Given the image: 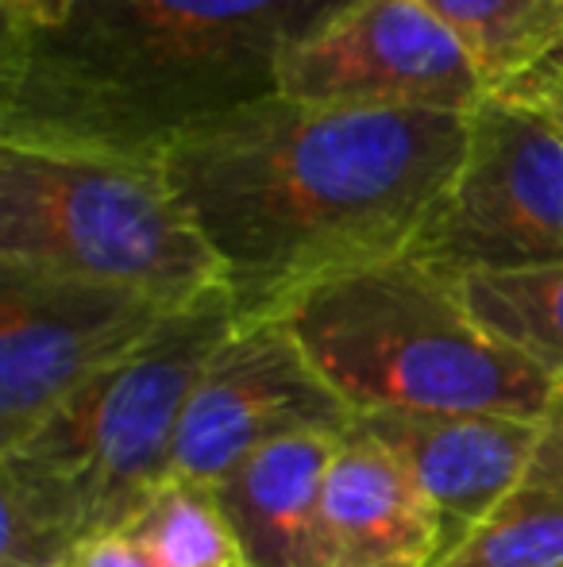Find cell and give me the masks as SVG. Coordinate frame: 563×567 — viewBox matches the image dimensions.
Returning <instances> with one entry per match:
<instances>
[{
  "label": "cell",
  "mask_w": 563,
  "mask_h": 567,
  "mask_svg": "<svg viewBox=\"0 0 563 567\" xmlns=\"http://www.w3.org/2000/svg\"><path fill=\"white\" fill-rule=\"evenodd\" d=\"M440 567H563V498L513 494L490 509Z\"/></svg>",
  "instance_id": "cell-16"
},
{
  "label": "cell",
  "mask_w": 563,
  "mask_h": 567,
  "mask_svg": "<svg viewBox=\"0 0 563 567\" xmlns=\"http://www.w3.org/2000/svg\"><path fill=\"white\" fill-rule=\"evenodd\" d=\"M502 97L525 101V105L544 109L549 116H556L563 124V62H544L529 78H521L518 85L502 90Z\"/></svg>",
  "instance_id": "cell-19"
},
{
  "label": "cell",
  "mask_w": 563,
  "mask_h": 567,
  "mask_svg": "<svg viewBox=\"0 0 563 567\" xmlns=\"http://www.w3.org/2000/svg\"><path fill=\"white\" fill-rule=\"evenodd\" d=\"M128 533L163 567H248L212 486L170 478L136 514Z\"/></svg>",
  "instance_id": "cell-15"
},
{
  "label": "cell",
  "mask_w": 563,
  "mask_h": 567,
  "mask_svg": "<svg viewBox=\"0 0 563 567\" xmlns=\"http://www.w3.org/2000/svg\"><path fill=\"white\" fill-rule=\"evenodd\" d=\"M451 290L494 340L563 386V262L505 275H467Z\"/></svg>",
  "instance_id": "cell-14"
},
{
  "label": "cell",
  "mask_w": 563,
  "mask_h": 567,
  "mask_svg": "<svg viewBox=\"0 0 563 567\" xmlns=\"http://www.w3.org/2000/svg\"><path fill=\"white\" fill-rule=\"evenodd\" d=\"M444 525L421 483L359 425L324 478L321 567H440Z\"/></svg>",
  "instance_id": "cell-11"
},
{
  "label": "cell",
  "mask_w": 563,
  "mask_h": 567,
  "mask_svg": "<svg viewBox=\"0 0 563 567\" xmlns=\"http://www.w3.org/2000/svg\"><path fill=\"white\" fill-rule=\"evenodd\" d=\"M347 433H293L240 460L217 486L248 567H321V506Z\"/></svg>",
  "instance_id": "cell-12"
},
{
  "label": "cell",
  "mask_w": 563,
  "mask_h": 567,
  "mask_svg": "<svg viewBox=\"0 0 563 567\" xmlns=\"http://www.w3.org/2000/svg\"><path fill=\"white\" fill-rule=\"evenodd\" d=\"M279 93L301 105L471 116L490 85L459 39L417 0H355L285 54Z\"/></svg>",
  "instance_id": "cell-8"
},
{
  "label": "cell",
  "mask_w": 563,
  "mask_h": 567,
  "mask_svg": "<svg viewBox=\"0 0 563 567\" xmlns=\"http://www.w3.org/2000/svg\"><path fill=\"white\" fill-rule=\"evenodd\" d=\"M170 313L121 286L0 267V452L20 449Z\"/></svg>",
  "instance_id": "cell-7"
},
{
  "label": "cell",
  "mask_w": 563,
  "mask_h": 567,
  "mask_svg": "<svg viewBox=\"0 0 563 567\" xmlns=\"http://www.w3.org/2000/svg\"><path fill=\"white\" fill-rule=\"evenodd\" d=\"M0 267L121 286L170 309L225 286L163 163L20 143H0Z\"/></svg>",
  "instance_id": "cell-4"
},
{
  "label": "cell",
  "mask_w": 563,
  "mask_h": 567,
  "mask_svg": "<svg viewBox=\"0 0 563 567\" xmlns=\"http://www.w3.org/2000/svg\"><path fill=\"white\" fill-rule=\"evenodd\" d=\"M436 16L490 93L529 78L563 47V0H417Z\"/></svg>",
  "instance_id": "cell-13"
},
{
  "label": "cell",
  "mask_w": 563,
  "mask_h": 567,
  "mask_svg": "<svg viewBox=\"0 0 563 567\" xmlns=\"http://www.w3.org/2000/svg\"><path fill=\"white\" fill-rule=\"evenodd\" d=\"M305 359L355 413L549 417L563 386L494 340L451 282L409 255L344 270L279 309Z\"/></svg>",
  "instance_id": "cell-3"
},
{
  "label": "cell",
  "mask_w": 563,
  "mask_h": 567,
  "mask_svg": "<svg viewBox=\"0 0 563 567\" xmlns=\"http://www.w3.org/2000/svg\"><path fill=\"white\" fill-rule=\"evenodd\" d=\"M359 413L316 374L279 317L243 321L194 386L170 478L217 486L263 444L293 433H352Z\"/></svg>",
  "instance_id": "cell-9"
},
{
  "label": "cell",
  "mask_w": 563,
  "mask_h": 567,
  "mask_svg": "<svg viewBox=\"0 0 563 567\" xmlns=\"http://www.w3.org/2000/svg\"><path fill=\"white\" fill-rule=\"evenodd\" d=\"M471 116L301 105L282 93L181 132L163 174L220 262L236 317L406 255L467 155Z\"/></svg>",
  "instance_id": "cell-1"
},
{
  "label": "cell",
  "mask_w": 563,
  "mask_h": 567,
  "mask_svg": "<svg viewBox=\"0 0 563 567\" xmlns=\"http://www.w3.org/2000/svg\"><path fill=\"white\" fill-rule=\"evenodd\" d=\"M414 262L444 282L563 262V124L490 93L471 113L467 155L428 209Z\"/></svg>",
  "instance_id": "cell-6"
},
{
  "label": "cell",
  "mask_w": 563,
  "mask_h": 567,
  "mask_svg": "<svg viewBox=\"0 0 563 567\" xmlns=\"http://www.w3.org/2000/svg\"><path fill=\"white\" fill-rule=\"evenodd\" d=\"M355 0H70L0 43V143L158 163L170 140L279 93L298 43Z\"/></svg>",
  "instance_id": "cell-2"
},
{
  "label": "cell",
  "mask_w": 563,
  "mask_h": 567,
  "mask_svg": "<svg viewBox=\"0 0 563 567\" xmlns=\"http://www.w3.org/2000/svg\"><path fill=\"white\" fill-rule=\"evenodd\" d=\"M225 286L174 309L132 355L77 390L20 449L0 452L51 478L74 498L85 533L128 529L136 514L170 483L174 444L194 386L217 348L236 332Z\"/></svg>",
  "instance_id": "cell-5"
},
{
  "label": "cell",
  "mask_w": 563,
  "mask_h": 567,
  "mask_svg": "<svg viewBox=\"0 0 563 567\" xmlns=\"http://www.w3.org/2000/svg\"><path fill=\"white\" fill-rule=\"evenodd\" d=\"M70 0H0V23H4V39H23L46 31L62 20Z\"/></svg>",
  "instance_id": "cell-18"
},
{
  "label": "cell",
  "mask_w": 563,
  "mask_h": 567,
  "mask_svg": "<svg viewBox=\"0 0 563 567\" xmlns=\"http://www.w3.org/2000/svg\"><path fill=\"white\" fill-rule=\"evenodd\" d=\"M70 567H163L150 548H143L128 529L101 533V537L85 540L82 553L74 556Z\"/></svg>",
  "instance_id": "cell-17"
},
{
  "label": "cell",
  "mask_w": 563,
  "mask_h": 567,
  "mask_svg": "<svg viewBox=\"0 0 563 567\" xmlns=\"http://www.w3.org/2000/svg\"><path fill=\"white\" fill-rule=\"evenodd\" d=\"M359 429L383 441L421 483L440 514L448 553L513 494L563 498V402L549 417L363 413Z\"/></svg>",
  "instance_id": "cell-10"
},
{
  "label": "cell",
  "mask_w": 563,
  "mask_h": 567,
  "mask_svg": "<svg viewBox=\"0 0 563 567\" xmlns=\"http://www.w3.org/2000/svg\"><path fill=\"white\" fill-rule=\"evenodd\" d=\"M549 62H563V47H560V51H556V54H552V59H549Z\"/></svg>",
  "instance_id": "cell-20"
}]
</instances>
